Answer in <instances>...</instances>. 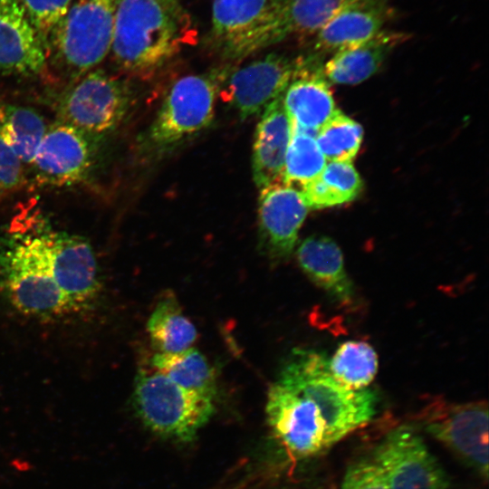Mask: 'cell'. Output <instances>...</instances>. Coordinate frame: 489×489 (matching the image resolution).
<instances>
[{"label": "cell", "mask_w": 489, "mask_h": 489, "mask_svg": "<svg viewBox=\"0 0 489 489\" xmlns=\"http://www.w3.org/2000/svg\"><path fill=\"white\" fill-rule=\"evenodd\" d=\"M0 287L24 315L59 319L76 314L98 297L96 255L81 235L47 227L17 233L0 244Z\"/></svg>", "instance_id": "obj_1"}, {"label": "cell", "mask_w": 489, "mask_h": 489, "mask_svg": "<svg viewBox=\"0 0 489 489\" xmlns=\"http://www.w3.org/2000/svg\"><path fill=\"white\" fill-rule=\"evenodd\" d=\"M196 34L194 22L179 0H115L110 51L127 72L156 71Z\"/></svg>", "instance_id": "obj_2"}, {"label": "cell", "mask_w": 489, "mask_h": 489, "mask_svg": "<svg viewBox=\"0 0 489 489\" xmlns=\"http://www.w3.org/2000/svg\"><path fill=\"white\" fill-rule=\"evenodd\" d=\"M265 413L274 437L294 459L321 455L358 429L350 413L333 398L277 381L269 388Z\"/></svg>", "instance_id": "obj_3"}, {"label": "cell", "mask_w": 489, "mask_h": 489, "mask_svg": "<svg viewBox=\"0 0 489 489\" xmlns=\"http://www.w3.org/2000/svg\"><path fill=\"white\" fill-rule=\"evenodd\" d=\"M229 72V67H221L178 79L143 134L141 149L149 156H162L209 127L220 86Z\"/></svg>", "instance_id": "obj_4"}, {"label": "cell", "mask_w": 489, "mask_h": 489, "mask_svg": "<svg viewBox=\"0 0 489 489\" xmlns=\"http://www.w3.org/2000/svg\"><path fill=\"white\" fill-rule=\"evenodd\" d=\"M115 0H73L52 31L45 50L53 66L79 79L110 52Z\"/></svg>", "instance_id": "obj_5"}, {"label": "cell", "mask_w": 489, "mask_h": 489, "mask_svg": "<svg viewBox=\"0 0 489 489\" xmlns=\"http://www.w3.org/2000/svg\"><path fill=\"white\" fill-rule=\"evenodd\" d=\"M133 404L148 429L177 443L195 439L215 411L214 399L182 388L155 369L137 374Z\"/></svg>", "instance_id": "obj_6"}, {"label": "cell", "mask_w": 489, "mask_h": 489, "mask_svg": "<svg viewBox=\"0 0 489 489\" xmlns=\"http://www.w3.org/2000/svg\"><path fill=\"white\" fill-rule=\"evenodd\" d=\"M417 420L427 434L487 480L489 422L486 402L436 401L426 407Z\"/></svg>", "instance_id": "obj_7"}, {"label": "cell", "mask_w": 489, "mask_h": 489, "mask_svg": "<svg viewBox=\"0 0 489 489\" xmlns=\"http://www.w3.org/2000/svg\"><path fill=\"white\" fill-rule=\"evenodd\" d=\"M130 103L125 83L100 71H91L62 95L58 114L61 122L88 135L112 131L124 119Z\"/></svg>", "instance_id": "obj_8"}, {"label": "cell", "mask_w": 489, "mask_h": 489, "mask_svg": "<svg viewBox=\"0 0 489 489\" xmlns=\"http://www.w3.org/2000/svg\"><path fill=\"white\" fill-rule=\"evenodd\" d=\"M372 0H271L260 22L225 54L244 58L292 34H316L341 11Z\"/></svg>", "instance_id": "obj_9"}, {"label": "cell", "mask_w": 489, "mask_h": 489, "mask_svg": "<svg viewBox=\"0 0 489 489\" xmlns=\"http://www.w3.org/2000/svg\"><path fill=\"white\" fill-rule=\"evenodd\" d=\"M371 458L389 489H449L446 472L412 427L401 426L388 433Z\"/></svg>", "instance_id": "obj_10"}, {"label": "cell", "mask_w": 489, "mask_h": 489, "mask_svg": "<svg viewBox=\"0 0 489 489\" xmlns=\"http://www.w3.org/2000/svg\"><path fill=\"white\" fill-rule=\"evenodd\" d=\"M91 159L88 136L59 122L47 128L31 165L38 184L65 187L86 178Z\"/></svg>", "instance_id": "obj_11"}, {"label": "cell", "mask_w": 489, "mask_h": 489, "mask_svg": "<svg viewBox=\"0 0 489 489\" xmlns=\"http://www.w3.org/2000/svg\"><path fill=\"white\" fill-rule=\"evenodd\" d=\"M258 226L263 249L274 261L292 252L309 211L302 191L278 182L260 190Z\"/></svg>", "instance_id": "obj_12"}, {"label": "cell", "mask_w": 489, "mask_h": 489, "mask_svg": "<svg viewBox=\"0 0 489 489\" xmlns=\"http://www.w3.org/2000/svg\"><path fill=\"white\" fill-rule=\"evenodd\" d=\"M297 63L289 58L270 53L229 72V101L241 120L262 112L283 95L292 80Z\"/></svg>", "instance_id": "obj_13"}, {"label": "cell", "mask_w": 489, "mask_h": 489, "mask_svg": "<svg viewBox=\"0 0 489 489\" xmlns=\"http://www.w3.org/2000/svg\"><path fill=\"white\" fill-rule=\"evenodd\" d=\"M47 68L46 51L19 0H0V71L35 75Z\"/></svg>", "instance_id": "obj_14"}, {"label": "cell", "mask_w": 489, "mask_h": 489, "mask_svg": "<svg viewBox=\"0 0 489 489\" xmlns=\"http://www.w3.org/2000/svg\"><path fill=\"white\" fill-rule=\"evenodd\" d=\"M262 112L254 133L252 157L253 177L260 190L282 182L284 158L292 137V124L283 96L272 101Z\"/></svg>", "instance_id": "obj_15"}, {"label": "cell", "mask_w": 489, "mask_h": 489, "mask_svg": "<svg viewBox=\"0 0 489 489\" xmlns=\"http://www.w3.org/2000/svg\"><path fill=\"white\" fill-rule=\"evenodd\" d=\"M283 103L292 129L315 136L337 110L326 80L307 72L299 63L283 95Z\"/></svg>", "instance_id": "obj_16"}, {"label": "cell", "mask_w": 489, "mask_h": 489, "mask_svg": "<svg viewBox=\"0 0 489 489\" xmlns=\"http://www.w3.org/2000/svg\"><path fill=\"white\" fill-rule=\"evenodd\" d=\"M408 37L405 33L382 30L365 43L334 53L322 74L334 83H360L373 75L391 51Z\"/></svg>", "instance_id": "obj_17"}, {"label": "cell", "mask_w": 489, "mask_h": 489, "mask_svg": "<svg viewBox=\"0 0 489 489\" xmlns=\"http://www.w3.org/2000/svg\"><path fill=\"white\" fill-rule=\"evenodd\" d=\"M296 257L302 270L316 285L340 302L351 300L352 283L335 241L323 235L307 237L298 246Z\"/></svg>", "instance_id": "obj_18"}, {"label": "cell", "mask_w": 489, "mask_h": 489, "mask_svg": "<svg viewBox=\"0 0 489 489\" xmlns=\"http://www.w3.org/2000/svg\"><path fill=\"white\" fill-rule=\"evenodd\" d=\"M387 18L388 11L379 0L347 8L315 34V47L334 53L365 43L382 31Z\"/></svg>", "instance_id": "obj_19"}, {"label": "cell", "mask_w": 489, "mask_h": 489, "mask_svg": "<svg viewBox=\"0 0 489 489\" xmlns=\"http://www.w3.org/2000/svg\"><path fill=\"white\" fill-rule=\"evenodd\" d=\"M271 0H214L211 37L223 54L262 19Z\"/></svg>", "instance_id": "obj_20"}, {"label": "cell", "mask_w": 489, "mask_h": 489, "mask_svg": "<svg viewBox=\"0 0 489 489\" xmlns=\"http://www.w3.org/2000/svg\"><path fill=\"white\" fill-rule=\"evenodd\" d=\"M153 369L184 388L212 399L216 395V373L206 358L197 349L189 348L175 353H156Z\"/></svg>", "instance_id": "obj_21"}, {"label": "cell", "mask_w": 489, "mask_h": 489, "mask_svg": "<svg viewBox=\"0 0 489 489\" xmlns=\"http://www.w3.org/2000/svg\"><path fill=\"white\" fill-rule=\"evenodd\" d=\"M361 188V178L351 162L329 161L302 193L309 208H322L353 200Z\"/></svg>", "instance_id": "obj_22"}, {"label": "cell", "mask_w": 489, "mask_h": 489, "mask_svg": "<svg viewBox=\"0 0 489 489\" xmlns=\"http://www.w3.org/2000/svg\"><path fill=\"white\" fill-rule=\"evenodd\" d=\"M148 331L153 346L162 353H175L191 348L197 333L195 325L184 315L173 295L157 303L148 321Z\"/></svg>", "instance_id": "obj_23"}, {"label": "cell", "mask_w": 489, "mask_h": 489, "mask_svg": "<svg viewBox=\"0 0 489 489\" xmlns=\"http://www.w3.org/2000/svg\"><path fill=\"white\" fill-rule=\"evenodd\" d=\"M47 128L43 117L34 110L0 104V139L23 163L31 164Z\"/></svg>", "instance_id": "obj_24"}, {"label": "cell", "mask_w": 489, "mask_h": 489, "mask_svg": "<svg viewBox=\"0 0 489 489\" xmlns=\"http://www.w3.org/2000/svg\"><path fill=\"white\" fill-rule=\"evenodd\" d=\"M328 367L332 377L342 385L362 389L368 388L377 374L378 355L369 343L349 340L328 359Z\"/></svg>", "instance_id": "obj_25"}, {"label": "cell", "mask_w": 489, "mask_h": 489, "mask_svg": "<svg viewBox=\"0 0 489 489\" xmlns=\"http://www.w3.org/2000/svg\"><path fill=\"white\" fill-rule=\"evenodd\" d=\"M327 162L316 142L315 135L292 129L282 183L303 187L320 175Z\"/></svg>", "instance_id": "obj_26"}, {"label": "cell", "mask_w": 489, "mask_h": 489, "mask_svg": "<svg viewBox=\"0 0 489 489\" xmlns=\"http://www.w3.org/2000/svg\"><path fill=\"white\" fill-rule=\"evenodd\" d=\"M363 138L360 124L337 110L318 130L316 142L327 161L351 160L357 155Z\"/></svg>", "instance_id": "obj_27"}, {"label": "cell", "mask_w": 489, "mask_h": 489, "mask_svg": "<svg viewBox=\"0 0 489 489\" xmlns=\"http://www.w3.org/2000/svg\"><path fill=\"white\" fill-rule=\"evenodd\" d=\"M19 1L45 48L49 35L65 15L73 0Z\"/></svg>", "instance_id": "obj_28"}, {"label": "cell", "mask_w": 489, "mask_h": 489, "mask_svg": "<svg viewBox=\"0 0 489 489\" xmlns=\"http://www.w3.org/2000/svg\"><path fill=\"white\" fill-rule=\"evenodd\" d=\"M341 489H389L386 477L372 458L355 461L346 470Z\"/></svg>", "instance_id": "obj_29"}, {"label": "cell", "mask_w": 489, "mask_h": 489, "mask_svg": "<svg viewBox=\"0 0 489 489\" xmlns=\"http://www.w3.org/2000/svg\"><path fill=\"white\" fill-rule=\"evenodd\" d=\"M23 162L0 139V199L18 191L24 184Z\"/></svg>", "instance_id": "obj_30"}, {"label": "cell", "mask_w": 489, "mask_h": 489, "mask_svg": "<svg viewBox=\"0 0 489 489\" xmlns=\"http://www.w3.org/2000/svg\"><path fill=\"white\" fill-rule=\"evenodd\" d=\"M379 1L382 2V1H384V0H379Z\"/></svg>", "instance_id": "obj_31"}]
</instances>
